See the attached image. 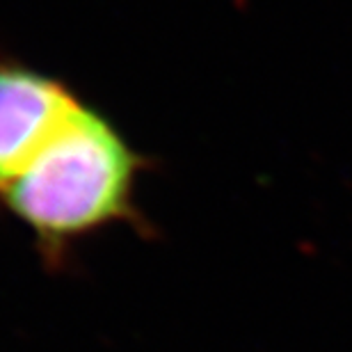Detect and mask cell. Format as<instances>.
I'll return each mask as SVG.
<instances>
[{
  "label": "cell",
  "mask_w": 352,
  "mask_h": 352,
  "mask_svg": "<svg viewBox=\"0 0 352 352\" xmlns=\"http://www.w3.org/2000/svg\"><path fill=\"white\" fill-rule=\"evenodd\" d=\"M153 170L124 131L82 101L39 156L0 192V210L25 227L48 270H62L78 243L126 227L153 238L138 186Z\"/></svg>",
  "instance_id": "cell-1"
},
{
  "label": "cell",
  "mask_w": 352,
  "mask_h": 352,
  "mask_svg": "<svg viewBox=\"0 0 352 352\" xmlns=\"http://www.w3.org/2000/svg\"><path fill=\"white\" fill-rule=\"evenodd\" d=\"M85 101L65 78L0 46V192Z\"/></svg>",
  "instance_id": "cell-2"
}]
</instances>
